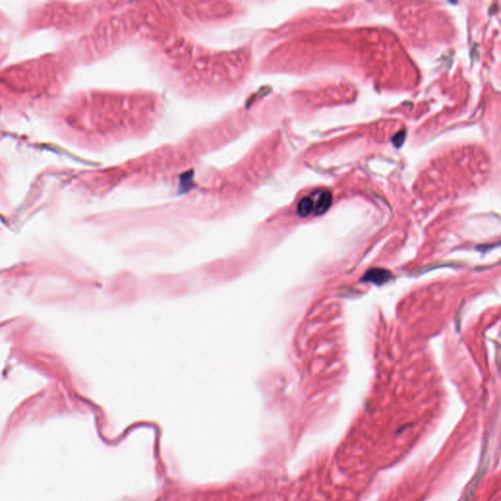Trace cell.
<instances>
[{"mask_svg": "<svg viewBox=\"0 0 501 501\" xmlns=\"http://www.w3.org/2000/svg\"><path fill=\"white\" fill-rule=\"evenodd\" d=\"M314 204V215L321 216L325 214L332 204V194L328 190H316L311 195Z\"/></svg>", "mask_w": 501, "mask_h": 501, "instance_id": "cell-1", "label": "cell"}, {"mask_svg": "<svg viewBox=\"0 0 501 501\" xmlns=\"http://www.w3.org/2000/svg\"><path fill=\"white\" fill-rule=\"evenodd\" d=\"M392 273L383 268H372L369 269L361 278L362 282H369L378 286H381L392 279Z\"/></svg>", "mask_w": 501, "mask_h": 501, "instance_id": "cell-2", "label": "cell"}, {"mask_svg": "<svg viewBox=\"0 0 501 501\" xmlns=\"http://www.w3.org/2000/svg\"><path fill=\"white\" fill-rule=\"evenodd\" d=\"M313 211H314V204H313V200L310 195L308 197L302 198L300 201L298 208H297V212H298L299 216L302 217V218L309 216L310 214L313 213Z\"/></svg>", "mask_w": 501, "mask_h": 501, "instance_id": "cell-3", "label": "cell"}]
</instances>
